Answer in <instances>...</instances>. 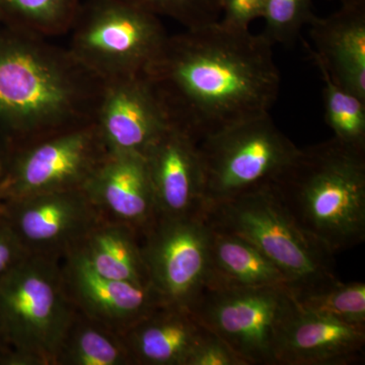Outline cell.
Instances as JSON below:
<instances>
[{
  "instance_id": "obj_1",
  "label": "cell",
  "mask_w": 365,
  "mask_h": 365,
  "mask_svg": "<svg viewBox=\"0 0 365 365\" xmlns=\"http://www.w3.org/2000/svg\"><path fill=\"white\" fill-rule=\"evenodd\" d=\"M273 45L220 21L169 36L145 71L170 124L197 143L269 114L280 90Z\"/></svg>"
},
{
  "instance_id": "obj_2",
  "label": "cell",
  "mask_w": 365,
  "mask_h": 365,
  "mask_svg": "<svg viewBox=\"0 0 365 365\" xmlns=\"http://www.w3.org/2000/svg\"><path fill=\"white\" fill-rule=\"evenodd\" d=\"M103 81L50 39L0 30V138L9 155L93 122Z\"/></svg>"
},
{
  "instance_id": "obj_3",
  "label": "cell",
  "mask_w": 365,
  "mask_h": 365,
  "mask_svg": "<svg viewBox=\"0 0 365 365\" xmlns=\"http://www.w3.org/2000/svg\"><path fill=\"white\" fill-rule=\"evenodd\" d=\"M297 225L333 255L365 240V150L335 138L299 148L270 182Z\"/></svg>"
},
{
  "instance_id": "obj_4",
  "label": "cell",
  "mask_w": 365,
  "mask_h": 365,
  "mask_svg": "<svg viewBox=\"0 0 365 365\" xmlns=\"http://www.w3.org/2000/svg\"><path fill=\"white\" fill-rule=\"evenodd\" d=\"M204 211L211 227L239 235L272 262L294 294L323 289L339 280L333 254L297 225L270 184Z\"/></svg>"
},
{
  "instance_id": "obj_5",
  "label": "cell",
  "mask_w": 365,
  "mask_h": 365,
  "mask_svg": "<svg viewBox=\"0 0 365 365\" xmlns=\"http://www.w3.org/2000/svg\"><path fill=\"white\" fill-rule=\"evenodd\" d=\"M74 312L61 258L30 255L0 280V314L9 346L0 365H54Z\"/></svg>"
},
{
  "instance_id": "obj_6",
  "label": "cell",
  "mask_w": 365,
  "mask_h": 365,
  "mask_svg": "<svg viewBox=\"0 0 365 365\" xmlns=\"http://www.w3.org/2000/svg\"><path fill=\"white\" fill-rule=\"evenodd\" d=\"M67 34L74 58L102 81L145 73L170 36L129 0H81Z\"/></svg>"
},
{
  "instance_id": "obj_7",
  "label": "cell",
  "mask_w": 365,
  "mask_h": 365,
  "mask_svg": "<svg viewBox=\"0 0 365 365\" xmlns=\"http://www.w3.org/2000/svg\"><path fill=\"white\" fill-rule=\"evenodd\" d=\"M197 146L204 209L270 184L299 151L270 114L227 127Z\"/></svg>"
},
{
  "instance_id": "obj_8",
  "label": "cell",
  "mask_w": 365,
  "mask_h": 365,
  "mask_svg": "<svg viewBox=\"0 0 365 365\" xmlns=\"http://www.w3.org/2000/svg\"><path fill=\"white\" fill-rule=\"evenodd\" d=\"M294 304L287 285H207L190 309L246 365H275L276 340Z\"/></svg>"
},
{
  "instance_id": "obj_9",
  "label": "cell",
  "mask_w": 365,
  "mask_h": 365,
  "mask_svg": "<svg viewBox=\"0 0 365 365\" xmlns=\"http://www.w3.org/2000/svg\"><path fill=\"white\" fill-rule=\"evenodd\" d=\"M212 227L205 211L157 216L140 235L150 283L163 304L191 309L207 287Z\"/></svg>"
},
{
  "instance_id": "obj_10",
  "label": "cell",
  "mask_w": 365,
  "mask_h": 365,
  "mask_svg": "<svg viewBox=\"0 0 365 365\" xmlns=\"http://www.w3.org/2000/svg\"><path fill=\"white\" fill-rule=\"evenodd\" d=\"M107 153L93 122L29 144L9 157L4 201L81 189Z\"/></svg>"
},
{
  "instance_id": "obj_11",
  "label": "cell",
  "mask_w": 365,
  "mask_h": 365,
  "mask_svg": "<svg viewBox=\"0 0 365 365\" xmlns=\"http://www.w3.org/2000/svg\"><path fill=\"white\" fill-rule=\"evenodd\" d=\"M2 211L32 255L62 258L102 218L81 189L4 200Z\"/></svg>"
},
{
  "instance_id": "obj_12",
  "label": "cell",
  "mask_w": 365,
  "mask_h": 365,
  "mask_svg": "<svg viewBox=\"0 0 365 365\" xmlns=\"http://www.w3.org/2000/svg\"><path fill=\"white\" fill-rule=\"evenodd\" d=\"M93 123L107 153L143 155L170 125L145 74L103 81Z\"/></svg>"
},
{
  "instance_id": "obj_13",
  "label": "cell",
  "mask_w": 365,
  "mask_h": 365,
  "mask_svg": "<svg viewBox=\"0 0 365 365\" xmlns=\"http://www.w3.org/2000/svg\"><path fill=\"white\" fill-rule=\"evenodd\" d=\"M61 271L74 307L121 334L163 304L150 284L105 277L74 249L62 257Z\"/></svg>"
},
{
  "instance_id": "obj_14",
  "label": "cell",
  "mask_w": 365,
  "mask_h": 365,
  "mask_svg": "<svg viewBox=\"0 0 365 365\" xmlns=\"http://www.w3.org/2000/svg\"><path fill=\"white\" fill-rule=\"evenodd\" d=\"M103 220L123 223L143 235L157 217L145 157L108 153L81 188Z\"/></svg>"
},
{
  "instance_id": "obj_15",
  "label": "cell",
  "mask_w": 365,
  "mask_h": 365,
  "mask_svg": "<svg viewBox=\"0 0 365 365\" xmlns=\"http://www.w3.org/2000/svg\"><path fill=\"white\" fill-rule=\"evenodd\" d=\"M364 328L309 311L295 300L281 326L274 357L275 365H348L364 359Z\"/></svg>"
},
{
  "instance_id": "obj_16",
  "label": "cell",
  "mask_w": 365,
  "mask_h": 365,
  "mask_svg": "<svg viewBox=\"0 0 365 365\" xmlns=\"http://www.w3.org/2000/svg\"><path fill=\"white\" fill-rule=\"evenodd\" d=\"M144 157L157 216L182 217L204 211L202 168L192 137L170 124Z\"/></svg>"
},
{
  "instance_id": "obj_17",
  "label": "cell",
  "mask_w": 365,
  "mask_h": 365,
  "mask_svg": "<svg viewBox=\"0 0 365 365\" xmlns=\"http://www.w3.org/2000/svg\"><path fill=\"white\" fill-rule=\"evenodd\" d=\"M314 48L307 51L341 88L365 100V1L342 4L327 16L309 21Z\"/></svg>"
},
{
  "instance_id": "obj_18",
  "label": "cell",
  "mask_w": 365,
  "mask_h": 365,
  "mask_svg": "<svg viewBox=\"0 0 365 365\" xmlns=\"http://www.w3.org/2000/svg\"><path fill=\"white\" fill-rule=\"evenodd\" d=\"M205 331L191 309L160 304L122 336L133 365H186Z\"/></svg>"
},
{
  "instance_id": "obj_19",
  "label": "cell",
  "mask_w": 365,
  "mask_h": 365,
  "mask_svg": "<svg viewBox=\"0 0 365 365\" xmlns=\"http://www.w3.org/2000/svg\"><path fill=\"white\" fill-rule=\"evenodd\" d=\"M73 249L96 272L105 277L150 284L140 235L128 225L100 220Z\"/></svg>"
},
{
  "instance_id": "obj_20",
  "label": "cell",
  "mask_w": 365,
  "mask_h": 365,
  "mask_svg": "<svg viewBox=\"0 0 365 365\" xmlns=\"http://www.w3.org/2000/svg\"><path fill=\"white\" fill-rule=\"evenodd\" d=\"M207 285L258 287L287 285L283 274L251 242L212 227Z\"/></svg>"
},
{
  "instance_id": "obj_21",
  "label": "cell",
  "mask_w": 365,
  "mask_h": 365,
  "mask_svg": "<svg viewBox=\"0 0 365 365\" xmlns=\"http://www.w3.org/2000/svg\"><path fill=\"white\" fill-rule=\"evenodd\" d=\"M54 365H133L121 333L76 309Z\"/></svg>"
},
{
  "instance_id": "obj_22",
  "label": "cell",
  "mask_w": 365,
  "mask_h": 365,
  "mask_svg": "<svg viewBox=\"0 0 365 365\" xmlns=\"http://www.w3.org/2000/svg\"><path fill=\"white\" fill-rule=\"evenodd\" d=\"M81 0H0V23L51 39L68 33Z\"/></svg>"
},
{
  "instance_id": "obj_23",
  "label": "cell",
  "mask_w": 365,
  "mask_h": 365,
  "mask_svg": "<svg viewBox=\"0 0 365 365\" xmlns=\"http://www.w3.org/2000/svg\"><path fill=\"white\" fill-rule=\"evenodd\" d=\"M324 81L325 121L334 138L355 150H365V100L334 83L319 66Z\"/></svg>"
},
{
  "instance_id": "obj_24",
  "label": "cell",
  "mask_w": 365,
  "mask_h": 365,
  "mask_svg": "<svg viewBox=\"0 0 365 365\" xmlns=\"http://www.w3.org/2000/svg\"><path fill=\"white\" fill-rule=\"evenodd\" d=\"M294 294V292H292ZM299 306L347 325L365 329V284L336 281L323 289L294 294Z\"/></svg>"
},
{
  "instance_id": "obj_25",
  "label": "cell",
  "mask_w": 365,
  "mask_h": 365,
  "mask_svg": "<svg viewBox=\"0 0 365 365\" xmlns=\"http://www.w3.org/2000/svg\"><path fill=\"white\" fill-rule=\"evenodd\" d=\"M314 16L313 0H266L262 35L272 45L292 44Z\"/></svg>"
},
{
  "instance_id": "obj_26",
  "label": "cell",
  "mask_w": 365,
  "mask_h": 365,
  "mask_svg": "<svg viewBox=\"0 0 365 365\" xmlns=\"http://www.w3.org/2000/svg\"><path fill=\"white\" fill-rule=\"evenodd\" d=\"M158 16L178 21L186 30L217 23L220 0H129Z\"/></svg>"
},
{
  "instance_id": "obj_27",
  "label": "cell",
  "mask_w": 365,
  "mask_h": 365,
  "mask_svg": "<svg viewBox=\"0 0 365 365\" xmlns=\"http://www.w3.org/2000/svg\"><path fill=\"white\" fill-rule=\"evenodd\" d=\"M186 365H246L216 334L206 328L205 333L190 353Z\"/></svg>"
},
{
  "instance_id": "obj_28",
  "label": "cell",
  "mask_w": 365,
  "mask_h": 365,
  "mask_svg": "<svg viewBox=\"0 0 365 365\" xmlns=\"http://www.w3.org/2000/svg\"><path fill=\"white\" fill-rule=\"evenodd\" d=\"M0 207V280L30 256Z\"/></svg>"
},
{
  "instance_id": "obj_29",
  "label": "cell",
  "mask_w": 365,
  "mask_h": 365,
  "mask_svg": "<svg viewBox=\"0 0 365 365\" xmlns=\"http://www.w3.org/2000/svg\"><path fill=\"white\" fill-rule=\"evenodd\" d=\"M266 0H220L222 18L220 23L225 28L248 31L252 21L262 18Z\"/></svg>"
},
{
  "instance_id": "obj_30",
  "label": "cell",
  "mask_w": 365,
  "mask_h": 365,
  "mask_svg": "<svg viewBox=\"0 0 365 365\" xmlns=\"http://www.w3.org/2000/svg\"><path fill=\"white\" fill-rule=\"evenodd\" d=\"M9 350V342H7L4 322H2L1 314H0V359H1Z\"/></svg>"
},
{
  "instance_id": "obj_31",
  "label": "cell",
  "mask_w": 365,
  "mask_h": 365,
  "mask_svg": "<svg viewBox=\"0 0 365 365\" xmlns=\"http://www.w3.org/2000/svg\"><path fill=\"white\" fill-rule=\"evenodd\" d=\"M6 148L4 144L0 143V180L4 178L6 174L7 160H9V155H7Z\"/></svg>"
},
{
  "instance_id": "obj_32",
  "label": "cell",
  "mask_w": 365,
  "mask_h": 365,
  "mask_svg": "<svg viewBox=\"0 0 365 365\" xmlns=\"http://www.w3.org/2000/svg\"><path fill=\"white\" fill-rule=\"evenodd\" d=\"M341 4H356V2L365 1V0H338Z\"/></svg>"
},
{
  "instance_id": "obj_33",
  "label": "cell",
  "mask_w": 365,
  "mask_h": 365,
  "mask_svg": "<svg viewBox=\"0 0 365 365\" xmlns=\"http://www.w3.org/2000/svg\"><path fill=\"white\" fill-rule=\"evenodd\" d=\"M2 203H4V197H2L1 186H0V207H1Z\"/></svg>"
}]
</instances>
